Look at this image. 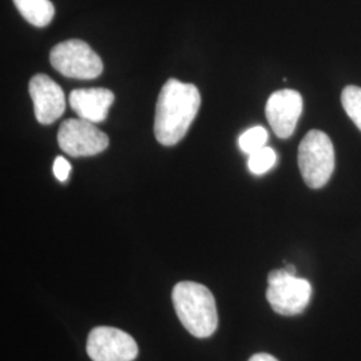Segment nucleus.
Returning a JSON list of instances; mask_svg holds the SVG:
<instances>
[{
    "label": "nucleus",
    "instance_id": "1",
    "mask_svg": "<svg viewBox=\"0 0 361 361\" xmlns=\"http://www.w3.org/2000/svg\"><path fill=\"white\" fill-rule=\"evenodd\" d=\"M201 106V95L192 83L169 79L155 107L154 134L164 146H173L186 135Z\"/></svg>",
    "mask_w": 361,
    "mask_h": 361
},
{
    "label": "nucleus",
    "instance_id": "2",
    "mask_svg": "<svg viewBox=\"0 0 361 361\" xmlns=\"http://www.w3.org/2000/svg\"><path fill=\"white\" fill-rule=\"evenodd\" d=\"M173 304L180 323L198 338L213 335L219 326V313L213 293L204 285L182 281L173 289Z\"/></svg>",
    "mask_w": 361,
    "mask_h": 361
},
{
    "label": "nucleus",
    "instance_id": "3",
    "mask_svg": "<svg viewBox=\"0 0 361 361\" xmlns=\"http://www.w3.org/2000/svg\"><path fill=\"white\" fill-rule=\"evenodd\" d=\"M298 168L310 189H320L335 170V149L320 130H310L298 146Z\"/></svg>",
    "mask_w": 361,
    "mask_h": 361
},
{
    "label": "nucleus",
    "instance_id": "4",
    "mask_svg": "<svg viewBox=\"0 0 361 361\" xmlns=\"http://www.w3.org/2000/svg\"><path fill=\"white\" fill-rule=\"evenodd\" d=\"M268 285L267 298L276 313L296 316L308 307L312 286L308 280L297 277L295 267L286 265L283 269L271 271Z\"/></svg>",
    "mask_w": 361,
    "mask_h": 361
},
{
    "label": "nucleus",
    "instance_id": "5",
    "mask_svg": "<svg viewBox=\"0 0 361 361\" xmlns=\"http://www.w3.org/2000/svg\"><path fill=\"white\" fill-rule=\"evenodd\" d=\"M50 62L56 71L73 79H94L104 71V63L98 54L79 39L56 44L50 52Z\"/></svg>",
    "mask_w": 361,
    "mask_h": 361
},
{
    "label": "nucleus",
    "instance_id": "6",
    "mask_svg": "<svg viewBox=\"0 0 361 361\" xmlns=\"http://www.w3.org/2000/svg\"><path fill=\"white\" fill-rule=\"evenodd\" d=\"M58 143L66 154L91 157L99 154L109 146V137L85 119H67L58 131Z\"/></svg>",
    "mask_w": 361,
    "mask_h": 361
},
{
    "label": "nucleus",
    "instance_id": "7",
    "mask_svg": "<svg viewBox=\"0 0 361 361\" xmlns=\"http://www.w3.org/2000/svg\"><path fill=\"white\" fill-rule=\"evenodd\" d=\"M87 355L92 361H133L138 355L135 340L111 326L94 328L87 338Z\"/></svg>",
    "mask_w": 361,
    "mask_h": 361
},
{
    "label": "nucleus",
    "instance_id": "8",
    "mask_svg": "<svg viewBox=\"0 0 361 361\" xmlns=\"http://www.w3.org/2000/svg\"><path fill=\"white\" fill-rule=\"evenodd\" d=\"M302 111V97L298 91L279 90L273 92L265 107L267 119L279 138H289L296 130Z\"/></svg>",
    "mask_w": 361,
    "mask_h": 361
},
{
    "label": "nucleus",
    "instance_id": "9",
    "mask_svg": "<svg viewBox=\"0 0 361 361\" xmlns=\"http://www.w3.org/2000/svg\"><path fill=\"white\" fill-rule=\"evenodd\" d=\"M30 97L34 104L35 118L42 125H51L63 116L66 99L63 90L51 78L38 74L34 75L28 85Z\"/></svg>",
    "mask_w": 361,
    "mask_h": 361
},
{
    "label": "nucleus",
    "instance_id": "10",
    "mask_svg": "<svg viewBox=\"0 0 361 361\" xmlns=\"http://www.w3.org/2000/svg\"><path fill=\"white\" fill-rule=\"evenodd\" d=\"M68 102L80 119L99 123L107 118L114 94L107 89H77L71 91Z\"/></svg>",
    "mask_w": 361,
    "mask_h": 361
},
{
    "label": "nucleus",
    "instance_id": "11",
    "mask_svg": "<svg viewBox=\"0 0 361 361\" xmlns=\"http://www.w3.org/2000/svg\"><path fill=\"white\" fill-rule=\"evenodd\" d=\"M13 4L27 22L35 27L49 26L55 13L50 0H13Z\"/></svg>",
    "mask_w": 361,
    "mask_h": 361
},
{
    "label": "nucleus",
    "instance_id": "12",
    "mask_svg": "<svg viewBox=\"0 0 361 361\" xmlns=\"http://www.w3.org/2000/svg\"><path fill=\"white\" fill-rule=\"evenodd\" d=\"M268 141V131L262 126H255L252 129L246 130L241 134L238 145L240 149L247 155H252L258 150L264 149Z\"/></svg>",
    "mask_w": 361,
    "mask_h": 361
},
{
    "label": "nucleus",
    "instance_id": "13",
    "mask_svg": "<svg viewBox=\"0 0 361 361\" xmlns=\"http://www.w3.org/2000/svg\"><path fill=\"white\" fill-rule=\"evenodd\" d=\"M341 104L353 123L361 130V87L347 86L341 92Z\"/></svg>",
    "mask_w": 361,
    "mask_h": 361
},
{
    "label": "nucleus",
    "instance_id": "14",
    "mask_svg": "<svg viewBox=\"0 0 361 361\" xmlns=\"http://www.w3.org/2000/svg\"><path fill=\"white\" fill-rule=\"evenodd\" d=\"M276 161H277L276 152L271 147L265 146L264 149L249 155L247 168L255 176H262L276 165Z\"/></svg>",
    "mask_w": 361,
    "mask_h": 361
},
{
    "label": "nucleus",
    "instance_id": "15",
    "mask_svg": "<svg viewBox=\"0 0 361 361\" xmlns=\"http://www.w3.org/2000/svg\"><path fill=\"white\" fill-rule=\"evenodd\" d=\"M52 170H54V174H55L56 180L66 182L68 176H70V173H71V165L63 157H56L55 161H54Z\"/></svg>",
    "mask_w": 361,
    "mask_h": 361
},
{
    "label": "nucleus",
    "instance_id": "16",
    "mask_svg": "<svg viewBox=\"0 0 361 361\" xmlns=\"http://www.w3.org/2000/svg\"><path fill=\"white\" fill-rule=\"evenodd\" d=\"M249 361H279L274 356H271L269 353H257L255 356H252Z\"/></svg>",
    "mask_w": 361,
    "mask_h": 361
}]
</instances>
